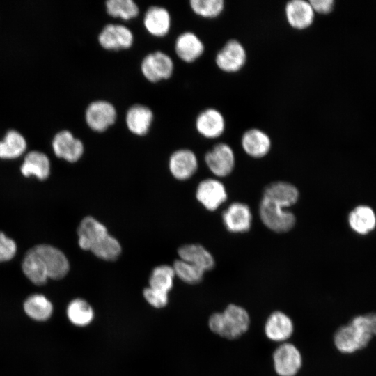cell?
Here are the masks:
<instances>
[{
    "label": "cell",
    "mask_w": 376,
    "mask_h": 376,
    "mask_svg": "<svg viewBox=\"0 0 376 376\" xmlns=\"http://www.w3.org/2000/svg\"><path fill=\"white\" fill-rule=\"evenodd\" d=\"M17 250L16 242L0 231V263L13 259L16 255Z\"/></svg>",
    "instance_id": "36"
},
{
    "label": "cell",
    "mask_w": 376,
    "mask_h": 376,
    "mask_svg": "<svg viewBox=\"0 0 376 376\" xmlns=\"http://www.w3.org/2000/svg\"><path fill=\"white\" fill-rule=\"evenodd\" d=\"M24 309L32 319L37 321H44L50 318L53 306L51 301L45 296L34 294L25 300Z\"/></svg>",
    "instance_id": "30"
},
{
    "label": "cell",
    "mask_w": 376,
    "mask_h": 376,
    "mask_svg": "<svg viewBox=\"0 0 376 376\" xmlns=\"http://www.w3.org/2000/svg\"><path fill=\"white\" fill-rule=\"evenodd\" d=\"M175 276L172 266L169 265H160L155 267L149 278L150 288L169 294L173 286V281Z\"/></svg>",
    "instance_id": "31"
},
{
    "label": "cell",
    "mask_w": 376,
    "mask_h": 376,
    "mask_svg": "<svg viewBox=\"0 0 376 376\" xmlns=\"http://www.w3.org/2000/svg\"><path fill=\"white\" fill-rule=\"evenodd\" d=\"M258 214L264 226L276 233H288L296 224L293 212L264 198L260 202Z\"/></svg>",
    "instance_id": "3"
},
{
    "label": "cell",
    "mask_w": 376,
    "mask_h": 376,
    "mask_svg": "<svg viewBox=\"0 0 376 376\" xmlns=\"http://www.w3.org/2000/svg\"><path fill=\"white\" fill-rule=\"evenodd\" d=\"M246 58L243 45L237 40L230 39L217 52L215 63L224 72L235 73L245 65Z\"/></svg>",
    "instance_id": "10"
},
{
    "label": "cell",
    "mask_w": 376,
    "mask_h": 376,
    "mask_svg": "<svg viewBox=\"0 0 376 376\" xmlns=\"http://www.w3.org/2000/svg\"><path fill=\"white\" fill-rule=\"evenodd\" d=\"M373 335L376 336V313H370L356 316L338 328L334 343L339 352L349 354L366 347Z\"/></svg>",
    "instance_id": "1"
},
{
    "label": "cell",
    "mask_w": 376,
    "mask_h": 376,
    "mask_svg": "<svg viewBox=\"0 0 376 376\" xmlns=\"http://www.w3.org/2000/svg\"><path fill=\"white\" fill-rule=\"evenodd\" d=\"M107 234L108 230L102 222L93 217H85L77 228L78 244L82 250L90 251Z\"/></svg>",
    "instance_id": "23"
},
{
    "label": "cell",
    "mask_w": 376,
    "mask_h": 376,
    "mask_svg": "<svg viewBox=\"0 0 376 376\" xmlns=\"http://www.w3.org/2000/svg\"><path fill=\"white\" fill-rule=\"evenodd\" d=\"M294 323L291 318L281 311H274L267 318L264 325L266 337L274 342L283 343L294 333Z\"/></svg>",
    "instance_id": "14"
},
{
    "label": "cell",
    "mask_w": 376,
    "mask_h": 376,
    "mask_svg": "<svg viewBox=\"0 0 376 376\" xmlns=\"http://www.w3.org/2000/svg\"><path fill=\"white\" fill-rule=\"evenodd\" d=\"M67 315L72 324L77 327H85L93 320L94 311L87 301L76 298L68 304Z\"/></svg>",
    "instance_id": "29"
},
{
    "label": "cell",
    "mask_w": 376,
    "mask_h": 376,
    "mask_svg": "<svg viewBox=\"0 0 376 376\" xmlns=\"http://www.w3.org/2000/svg\"><path fill=\"white\" fill-rule=\"evenodd\" d=\"M143 24L151 36L162 38L166 36L171 27V16L169 10L160 6H150L144 14Z\"/></svg>",
    "instance_id": "20"
},
{
    "label": "cell",
    "mask_w": 376,
    "mask_h": 376,
    "mask_svg": "<svg viewBox=\"0 0 376 376\" xmlns=\"http://www.w3.org/2000/svg\"><path fill=\"white\" fill-rule=\"evenodd\" d=\"M241 146L244 152L251 157L260 159L265 157L272 148L269 136L258 128L245 131L241 137Z\"/></svg>",
    "instance_id": "19"
},
{
    "label": "cell",
    "mask_w": 376,
    "mask_h": 376,
    "mask_svg": "<svg viewBox=\"0 0 376 376\" xmlns=\"http://www.w3.org/2000/svg\"><path fill=\"white\" fill-rule=\"evenodd\" d=\"M105 8L109 16L125 21L136 17L139 13V6L133 0H108Z\"/></svg>",
    "instance_id": "32"
},
{
    "label": "cell",
    "mask_w": 376,
    "mask_h": 376,
    "mask_svg": "<svg viewBox=\"0 0 376 376\" xmlns=\"http://www.w3.org/2000/svg\"><path fill=\"white\" fill-rule=\"evenodd\" d=\"M20 171L24 177L33 175L38 180H44L50 174V160L40 151H31L25 156Z\"/></svg>",
    "instance_id": "25"
},
{
    "label": "cell",
    "mask_w": 376,
    "mask_h": 376,
    "mask_svg": "<svg viewBox=\"0 0 376 376\" xmlns=\"http://www.w3.org/2000/svg\"><path fill=\"white\" fill-rule=\"evenodd\" d=\"M34 247L45 263L49 279H61L66 276L70 263L61 250L49 244H39Z\"/></svg>",
    "instance_id": "13"
},
{
    "label": "cell",
    "mask_w": 376,
    "mask_h": 376,
    "mask_svg": "<svg viewBox=\"0 0 376 376\" xmlns=\"http://www.w3.org/2000/svg\"><path fill=\"white\" fill-rule=\"evenodd\" d=\"M174 49L175 54L181 61L190 63L203 55L205 45L195 33L185 31L176 38Z\"/></svg>",
    "instance_id": "22"
},
{
    "label": "cell",
    "mask_w": 376,
    "mask_h": 376,
    "mask_svg": "<svg viewBox=\"0 0 376 376\" xmlns=\"http://www.w3.org/2000/svg\"><path fill=\"white\" fill-rule=\"evenodd\" d=\"M198 166L197 157L189 149L177 150L169 157V171L178 180H185L191 178L196 173Z\"/></svg>",
    "instance_id": "16"
},
{
    "label": "cell",
    "mask_w": 376,
    "mask_h": 376,
    "mask_svg": "<svg viewBox=\"0 0 376 376\" xmlns=\"http://www.w3.org/2000/svg\"><path fill=\"white\" fill-rule=\"evenodd\" d=\"M22 269L25 276L36 285H43L49 279L45 263L35 247L26 253Z\"/></svg>",
    "instance_id": "26"
},
{
    "label": "cell",
    "mask_w": 376,
    "mask_h": 376,
    "mask_svg": "<svg viewBox=\"0 0 376 376\" xmlns=\"http://www.w3.org/2000/svg\"><path fill=\"white\" fill-rule=\"evenodd\" d=\"M221 219L224 226L229 233L242 234L251 229L253 214L246 203L236 201L230 203L223 211Z\"/></svg>",
    "instance_id": "8"
},
{
    "label": "cell",
    "mask_w": 376,
    "mask_h": 376,
    "mask_svg": "<svg viewBox=\"0 0 376 376\" xmlns=\"http://www.w3.org/2000/svg\"><path fill=\"white\" fill-rule=\"evenodd\" d=\"M99 45L109 51H119L130 49L134 44L133 32L120 24L105 25L97 36Z\"/></svg>",
    "instance_id": "9"
},
{
    "label": "cell",
    "mask_w": 376,
    "mask_h": 376,
    "mask_svg": "<svg viewBox=\"0 0 376 376\" xmlns=\"http://www.w3.org/2000/svg\"><path fill=\"white\" fill-rule=\"evenodd\" d=\"M348 223L354 232L365 235L375 228L376 225L375 214L370 207L359 205L349 214Z\"/></svg>",
    "instance_id": "27"
},
{
    "label": "cell",
    "mask_w": 376,
    "mask_h": 376,
    "mask_svg": "<svg viewBox=\"0 0 376 376\" xmlns=\"http://www.w3.org/2000/svg\"><path fill=\"white\" fill-rule=\"evenodd\" d=\"M273 367L279 376H295L301 370L303 358L293 343H281L272 354Z\"/></svg>",
    "instance_id": "5"
},
{
    "label": "cell",
    "mask_w": 376,
    "mask_h": 376,
    "mask_svg": "<svg viewBox=\"0 0 376 376\" xmlns=\"http://www.w3.org/2000/svg\"><path fill=\"white\" fill-rule=\"evenodd\" d=\"M315 13L326 15L331 13L334 6L333 0H310L309 1Z\"/></svg>",
    "instance_id": "38"
},
{
    "label": "cell",
    "mask_w": 376,
    "mask_h": 376,
    "mask_svg": "<svg viewBox=\"0 0 376 376\" xmlns=\"http://www.w3.org/2000/svg\"><path fill=\"white\" fill-rule=\"evenodd\" d=\"M315 12L306 0H292L285 4V15L288 24L293 29L304 30L313 23Z\"/></svg>",
    "instance_id": "18"
},
{
    "label": "cell",
    "mask_w": 376,
    "mask_h": 376,
    "mask_svg": "<svg viewBox=\"0 0 376 376\" xmlns=\"http://www.w3.org/2000/svg\"><path fill=\"white\" fill-rule=\"evenodd\" d=\"M179 259L191 263L205 272L212 269L215 260L212 254L200 244H187L178 249Z\"/></svg>",
    "instance_id": "24"
},
{
    "label": "cell",
    "mask_w": 376,
    "mask_h": 376,
    "mask_svg": "<svg viewBox=\"0 0 376 376\" xmlns=\"http://www.w3.org/2000/svg\"><path fill=\"white\" fill-rule=\"evenodd\" d=\"M195 127L203 137L208 139H217L225 131V118L219 110L207 108L201 111L197 116Z\"/></svg>",
    "instance_id": "15"
},
{
    "label": "cell",
    "mask_w": 376,
    "mask_h": 376,
    "mask_svg": "<svg viewBox=\"0 0 376 376\" xmlns=\"http://www.w3.org/2000/svg\"><path fill=\"white\" fill-rule=\"evenodd\" d=\"M27 143L23 135L10 130L0 141V159H12L20 157L26 150Z\"/></svg>",
    "instance_id": "28"
},
{
    "label": "cell",
    "mask_w": 376,
    "mask_h": 376,
    "mask_svg": "<svg viewBox=\"0 0 376 376\" xmlns=\"http://www.w3.org/2000/svg\"><path fill=\"white\" fill-rule=\"evenodd\" d=\"M90 251L100 259L113 261L120 255L122 247L119 241L109 233L97 242Z\"/></svg>",
    "instance_id": "33"
},
{
    "label": "cell",
    "mask_w": 376,
    "mask_h": 376,
    "mask_svg": "<svg viewBox=\"0 0 376 376\" xmlns=\"http://www.w3.org/2000/svg\"><path fill=\"white\" fill-rule=\"evenodd\" d=\"M52 149L55 155L68 162H76L84 152L83 142L69 130L57 132L52 140Z\"/></svg>",
    "instance_id": "12"
},
{
    "label": "cell",
    "mask_w": 376,
    "mask_h": 376,
    "mask_svg": "<svg viewBox=\"0 0 376 376\" xmlns=\"http://www.w3.org/2000/svg\"><path fill=\"white\" fill-rule=\"evenodd\" d=\"M197 201L208 211L219 209L228 199L224 183L217 178H206L201 181L196 190Z\"/></svg>",
    "instance_id": "11"
},
{
    "label": "cell",
    "mask_w": 376,
    "mask_h": 376,
    "mask_svg": "<svg viewBox=\"0 0 376 376\" xmlns=\"http://www.w3.org/2000/svg\"><path fill=\"white\" fill-rule=\"evenodd\" d=\"M117 116V110L111 102L104 100H97L87 106L84 118L91 130L101 133L116 123Z\"/></svg>",
    "instance_id": "6"
},
{
    "label": "cell",
    "mask_w": 376,
    "mask_h": 376,
    "mask_svg": "<svg viewBox=\"0 0 376 376\" xmlns=\"http://www.w3.org/2000/svg\"><path fill=\"white\" fill-rule=\"evenodd\" d=\"M143 295L146 301L156 308H163L168 304V293L152 289L150 287L144 288Z\"/></svg>",
    "instance_id": "37"
},
{
    "label": "cell",
    "mask_w": 376,
    "mask_h": 376,
    "mask_svg": "<svg viewBox=\"0 0 376 376\" xmlns=\"http://www.w3.org/2000/svg\"><path fill=\"white\" fill-rule=\"evenodd\" d=\"M205 162L210 172L217 178H225L233 171L235 155L233 148L226 143H219L207 151Z\"/></svg>",
    "instance_id": "7"
},
{
    "label": "cell",
    "mask_w": 376,
    "mask_h": 376,
    "mask_svg": "<svg viewBox=\"0 0 376 376\" xmlns=\"http://www.w3.org/2000/svg\"><path fill=\"white\" fill-rule=\"evenodd\" d=\"M251 318L242 306L228 304L222 312L213 313L208 319L209 329L215 334L228 340H235L249 329Z\"/></svg>",
    "instance_id": "2"
},
{
    "label": "cell",
    "mask_w": 376,
    "mask_h": 376,
    "mask_svg": "<svg viewBox=\"0 0 376 376\" xmlns=\"http://www.w3.org/2000/svg\"><path fill=\"white\" fill-rule=\"evenodd\" d=\"M172 267L175 276L183 282L190 285L201 283L205 273L196 265L180 259L175 260Z\"/></svg>",
    "instance_id": "34"
},
{
    "label": "cell",
    "mask_w": 376,
    "mask_h": 376,
    "mask_svg": "<svg viewBox=\"0 0 376 376\" xmlns=\"http://www.w3.org/2000/svg\"><path fill=\"white\" fill-rule=\"evenodd\" d=\"M189 6L196 15L204 18L212 19L222 13L225 3L223 0H191Z\"/></svg>",
    "instance_id": "35"
},
{
    "label": "cell",
    "mask_w": 376,
    "mask_h": 376,
    "mask_svg": "<svg viewBox=\"0 0 376 376\" xmlns=\"http://www.w3.org/2000/svg\"><path fill=\"white\" fill-rule=\"evenodd\" d=\"M262 198L288 209L297 203L299 191L295 185L289 182L274 181L265 187Z\"/></svg>",
    "instance_id": "17"
},
{
    "label": "cell",
    "mask_w": 376,
    "mask_h": 376,
    "mask_svg": "<svg viewBox=\"0 0 376 376\" xmlns=\"http://www.w3.org/2000/svg\"><path fill=\"white\" fill-rule=\"evenodd\" d=\"M141 74L152 83L169 79L174 71L171 57L162 51H155L146 54L140 64Z\"/></svg>",
    "instance_id": "4"
},
{
    "label": "cell",
    "mask_w": 376,
    "mask_h": 376,
    "mask_svg": "<svg viewBox=\"0 0 376 376\" xmlns=\"http://www.w3.org/2000/svg\"><path fill=\"white\" fill-rule=\"evenodd\" d=\"M125 125L128 130L136 136H145L148 133L154 120L152 109L146 105H132L125 113Z\"/></svg>",
    "instance_id": "21"
}]
</instances>
